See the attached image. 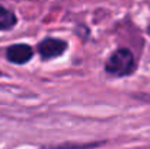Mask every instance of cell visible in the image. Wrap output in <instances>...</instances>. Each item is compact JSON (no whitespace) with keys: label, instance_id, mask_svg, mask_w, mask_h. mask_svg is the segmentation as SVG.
<instances>
[{"label":"cell","instance_id":"cell-1","mask_svg":"<svg viewBox=\"0 0 150 149\" xmlns=\"http://www.w3.org/2000/svg\"><path fill=\"white\" fill-rule=\"evenodd\" d=\"M134 56L130 50L127 48H118L111 54L105 64V70L111 75L117 76H125L130 75L134 70Z\"/></svg>","mask_w":150,"mask_h":149},{"label":"cell","instance_id":"cell-2","mask_svg":"<svg viewBox=\"0 0 150 149\" xmlns=\"http://www.w3.org/2000/svg\"><path fill=\"white\" fill-rule=\"evenodd\" d=\"M66 48H67V44L64 41L57 40V38H47L42 43H40L38 53L44 60H48V58H54V57L61 56L66 51Z\"/></svg>","mask_w":150,"mask_h":149},{"label":"cell","instance_id":"cell-3","mask_svg":"<svg viewBox=\"0 0 150 149\" xmlns=\"http://www.w3.org/2000/svg\"><path fill=\"white\" fill-rule=\"evenodd\" d=\"M32 53H34L32 48L26 44H15V46H10L7 48L6 56H7L9 61L16 63V64H23V63L31 60Z\"/></svg>","mask_w":150,"mask_h":149},{"label":"cell","instance_id":"cell-4","mask_svg":"<svg viewBox=\"0 0 150 149\" xmlns=\"http://www.w3.org/2000/svg\"><path fill=\"white\" fill-rule=\"evenodd\" d=\"M16 24V16L7 9L0 7V31L3 29H10Z\"/></svg>","mask_w":150,"mask_h":149},{"label":"cell","instance_id":"cell-5","mask_svg":"<svg viewBox=\"0 0 150 149\" xmlns=\"http://www.w3.org/2000/svg\"><path fill=\"white\" fill-rule=\"evenodd\" d=\"M149 34H150V25H149Z\"/></svg>","mask_w":150,"mask_h":149}]
</instances>
